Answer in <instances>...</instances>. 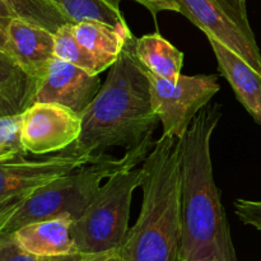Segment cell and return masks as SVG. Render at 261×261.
Returning a JSON list of instances; mask_svg holds the SVG:
<instances>
[{
    "mask_svg": "<svg viewBox=\"0 0 261 261\" xmlns=\"http://www.w3.org/2000/svg\"><path fill=\"white\" fill-rule=\"evenodd\" d=\"M222 115L221 105H208L178 139L182 206L181 261H237L212 161V137Z\"/></svg>",
    "mask_w": 261,
    "mask_h": 261,
    "instance_id": "1",
    "label": "cell"
},
{
    "mask_svg": "<svg viewBox=\"0 0 261 261\" xmlns=\"http://www.w3.org/2000/svg\"><path fill=\"white\" fill-rule=\"evenodd\" d=\"M135 36L126 43L106 81L82 114V132L68 152L99 158L112 147L132 149L153 137L158 120L149 82L134 54Z\"/></svg>",
    "mask_w": 261,
    "mask_h": 261,
    "instance_id": "2",
    "label": "cell"
},
{
    "mask_svg": "<svg viewBox=\"0 0 261 261\" xmlns=\"http://www.w3.org/2000/svg\"><path fill=\"white\" fill-rule=\"evenodd\" d=\"M143 201L139 217L119 249L122 261H181L180 144L161 135L142 165Z\"/></svg>",
    "mask_w": 261,
    "mask_h": 261,
    "instance_id": "3",
    "label": "cell"
},
{
    "mask_svg": "<svg viewBox=\"0 0 261 261\" xmlns=\"http://www.w3.org/2000/svg\"><path fill=\"white\" fill-rule=\"evenodd\" d=\"M153 144V137H149L138 147L127 149L121 158L105 154L40 186L5 222L0 236L13 234L20 227L43 219L68 216L76 221L101 188L102 181L143 165Z\"/></svg>",
    "mask_w": 261,
    "mask_h": 261,
    "instance_id": "4",
    "label": "cell"
},
{
    "mask_svg": "<svg viewBox=\"0 0 261 261\" xmlns=\"http://www.w3.org/2000/svg\"><path fill=\"white\" fill-rule=\"evenodd\" d=\"M144 170L135 167L107 178L81 217L71 224L76 251L97 255L119 250L129 231L134 191L142 185Z\"/></svg>",
    "mask_w": 261,
    "mask_h": 261,
    "instance_id": "5",
    "label": "cell"
},
{
    "mask_svg": "<svg viewBox=\"0 0 261 261\" xmlns=\"http://www.w3.org/2000/svg\"><path fill=\"white\" fill-rule=\"evenodd\" d=\"M178 13L226 46L261 75V53L245 0H175Z\"/></svg>",
    "mask_w": 261,
    "mask_h": 261,
    "instance_id": "6",
    "label": "cell"
},
{
    "mask_svg": "<svg viewBox=\"0 0 261 261\" xmlns=\"http://www.w3.org/2000/svg\"><path fill=\"white\" fill-rule=\"evenodd\" d=\"M149 82L150 102L162 124V134L181 139L191 121L221 89L218 75H182L176 83L144 69Z\"/></svg>",
    "mask_w": 261,
    "mask_h": 261,
    "instance_id": "7",
    "label": "cell"
},
{
    "mask_svg": "<svg viewBox=\"0 0 261 261\" xmlns=\"http://www.w3.org/2000/svg\"><path fill=\"white\" fill-rule=\"evenodd\" d=\"M96 160L68 150L40 160H0V229L36 189Z\"/></svg>",
    "mask_w": 261,
    "mask_h": 261,
    "instance_id": "8",
    "label": "cell"
},
{
    "mask_svg": "<svg viewBox=\"0 0 261 261\" xmlns=\"http://www.w3.org/2000/svg\"><path fill=\"white\" fill-rule=\"evenodd\" d=\"M20 115V140L27 154L64 152L81 135L82 115L61 105L36 102Z\"/></svg>",
    "mask_w": 261,
    "mask_h": 261,
    "instance_id": "9",
    "label": "cell"
},
{
    "mask_svg": "<svg viewBox=\"0 0 261 261\" xmlns=\"http://www.w3.org/2000/svg\"><path fill=\"white\" fill-rule=\"evenodd\" d=\"M101 87L98 75L54 56L38 79L33 103H58L82 115Z\"/></svg>",
    "mask_w": 261,
    "mask_h": 261,
    "instance_id": "10",
    "label": "cell"
},
{
    "mask_svg": "<svg viewBox=\"0 0 261 261\" xmlns=\"http://www.w3.org/2000/svg\"><path fill=\"white\" fill-rule=\"evenodd\" d=\"M5 32V53L38 82L54 59V33L19 18H12Z\"/></svg>",
    "mask_w": 261,
    "mask_h": 261,
    "instance_id": "11",
    "label": "cell"
},
{
    "mask_svg": "<svg viewBox=\"0 0 261 261\" xmlns=\"http://www.w3.org/2000/svg\"><path fill=\"white\" fill-rule=\"evenodd\" d=\"M73 222L68 216L43 219L20 227L12 236L24 251L40 256L79 254L71 236Z\"/></svg>",
    "mask_w": 261,
    "mask_h": 261,
    "instance_id": "12",
    "label": "cell"
},
{
    "mask_svg": "<svg viewBox=\"0 0 261 261\" xmlns=\"http://www.w3.org/2000/svg\"><path fill=\"white\" fill-rule=\"evenodd\" d=\"M222 75L233 89L240 103L261 125V75L239 55L214 38L208 37Z\"/></svg>",
    "mask_w": 261,
    "mask_h": 261,
    "instance_id": "13",
    "label": "cell"
},
{
    "mask_svg": "<svg viewBox=\"0 0 261 261\" xmlns=\"http://www.w3.org/2000/svg\"><path fill=\"white\" fill-rule=\"evenodd\" d=\"M74 36L89 51L102 68H111L126 43L134 37L126 22L117 25L101 20H83L73 25Z\"/></svg>",
    "mask_w": 261,
    "mask_h": 261,
    "instance_id": "14",
    "label": "cell"
},
{
    "mask_svg": "<svg viewBox=\"0 0 261 261\" xmlns=\"http://www.w3.org/2000/svg\"><path fill=\"white\" fill-rule=\"evenodd\" d=\"M134 54L140 65L155 75L172 83L181 76L184 53L158 32L135 38Z\"/></svg>",
    "mask_w": 261,
    "mask_h": 261,
    "instance_id": "15",
    "label": "cell"
},
{
    "mask_svg": "<svg viewBox=\"0 0 261 261\" xmlns=\"http://www.w3.org/2000/svg\"><path fill=\"white\" fill-rule=\"evenodd\" d=\"M37 79L31 76L12 56L0 48V96L19 114L33 105Z\"/></svg>",
    "mask_w": 261,
    "mask_h": 261,
    "instance_id": "16",
    "label": "cell"
},
{
    "mask_svg": "<svg viewBox=\"0 0 261 261\" xmlns=\"http://www.w3.org/2000/svg\"><path fill=\"white\" fill-rule=\"evenodd\" d=\"M8 5L14 18L33 23L51 33H56L59 28L71 23L51 0H3Z\"/></svg>",
    "mask_w": 261,
    "mask_h": 261,
    "instance_id": "17",
    "label": "cell"
},
{
    "mask_svg": "<svg viewBox=\"0 0 261 261\" xmlns=\"http://www.w3.org/2000/svg\"><path fill=\"white\" fill-rule=\"evenodd\" d=\"M71 23L83 20H101L109 24L117 25L125 22L121 9L115 7L109 0H51Z\"/></svg>",
    "mask_w": 261,
    "mask_h": 261,
    "instance_id": "18",
    "label": "cell"
},
{
    "mask_svg": "<svg viewBox=\"0 0 261 261\" xmlns=\"http://www.w3.org/2000/svg\"><path fill=\"white\" fill-rule=\"evenodd\" d=\"M73 25L74 23H68L54 33V56L84 69L88 73L99 75L102 71H105V69L96 60V58L78 42L74 36Z\"/></svg>",
    "mask_w": 261,
    "mask_h": 261,
    "instance_id": "19",
    "label": "cell"
},
{
    "mask_svg": "<svg viewBox=\"0 0 261 261\" xmlns=\"http://www.w3.org/2000/svg\"><path fill=\"white\" fill-rule=\"evenodd\" d=\"M20 114L0 116V154L5 160L27 155L20 140Z\"/></svg>",
    "mask_w": 261,
    "mask_h": 261,
    "instance_id": "20",
    "label": "cell"
},
{
    "mask_svg": "<svg viewBox=\"0 0 261 261\" xmlns=\"http://www.w3.org/2000/svg\"><path fill=\"white\" fill-rule=\"evenodd\" d=\"M87 255L73 254L64 256H40L24 251L12 234L0 236V261H84Z\"/></svg>",
    "mask_w": 261,
    "mask_h": 261,
    "instance_id": "21",
    "label": "cell"
},
{
    "mask_svg": "<svg viewBox=\"0 0 261 261\" xmlns=\"http://www.w3.org/2000/svg\"><path fill=\"white\" fill-rule=\"evenodd\" d=\"M234 211L242 223L261 231V201L237 199L234 201Z\"/></svg>",
    "mask_w": 261,
    "mask_h": 261,
    "instance_id": "22",
    "label": "cell"
},
{
    "mask_svg": "<svg viewBox=\"0 0 261 261\" xmlns=\"http://www.w3.org/2000/svg\"><path fill=\"white\" fill-rule=\"evenodd\" d=\"M111 4H114L115 7L120 8V3L121 0H109ZM138 4L143 5L144 8H147L150 12V14L154 17V19L157 18V14L161 12H176L178 13V7L175 3V0H134Z\"/></svg>",
    "mask_w": 261,
    "mask_h": 261,
    "instance_id": "23",
    "label": "cell"
},
{
    "mask_svg": "<svg viewBox=\"0 0 261 261\" xmlns=\"http://www.w3.org/2000/svg\"><path fill=\"white\" fill-rule=\"evenodd\" d=\"M84 261H122L120 256L119 250H112V251L102 252L97 255H87Z\"/></svg>",
    "mask_w": 261,
    "mask_h": 261,
    "instance_id": "24",
    "label": "cell"
},
{
    "mask_svg": "<svg viewBox=\"0 0 261 261\" xmlns=\"http://www.w3.org/2000/svg\"><path fill=\"white\" fill-rule=\"evenodd\" d=\"M12 18H14V14L12 13V10L8 8V5L3 0H0V25H3L7 30L8 23H9V20Z\"/></svg>",
    "mask_w": 261,
    "mask_h": 261,
    "instance_id": "25",
    "label": "cell"
},
{
    "mask_svg": "<svg viewBox=\"0 0 261 261\" xmlns=\"http://www.w3.org/2000/svg\"><path fill=\"white\" fill-rule=\"evenodd\" d=\"M19 112L15 110V107L10 103L8 99L0 96V116H10V115H18Z\"/></svg>",
    "mask_w": 261,
    "mask_h": 261,
    "instance_id": "26",
    "label": "cell"
},
{
    "mask_svg": "<svg viewBox=\"0 0 261 261\" xmlns=\"http://www.w3.org/2000/svg\"><path fill=\"white\" fill-rule=\"evenodd\" d=\"M5 43H7V32H5V28L0 25V48L2 50H4Z\"/></svg>",
    "mask_w": 261,
    "mask_h": 261,
    "instance_id": "27",
    "label": "cell"
},
{
    "mask_svg": "<svg viewBox=\"0 0 261 261\" xmlns=\"http://www.w3.org/2000/svg\"><path fill=\"white\" fill-rule=\"evenodd\" d=\"M196 261H216V260H212V259H205V260H196Z\"/></svg>",
    "mask_w": 261,
    "mask_h": 261,
    "instance_id": "28",
    "label": "cell"
},
{
    "mask_svg": "<svg viewBox=\"0 0 261 261\" xmlns=\"http://www.w3.org/2000/svg\"><path fill=\"white\" fill-rule=\"evenodd\" d=\"M0 160H5V158H4V157H3V155H2V154H0Z\"/></svg>",
    "mask_w": 261,
    "mask_h": 261,
    "instance_id": "29",
    "label": "cell"
}]
</instances>
